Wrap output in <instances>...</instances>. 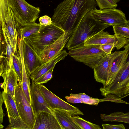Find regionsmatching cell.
<instances>
[{"label": "cell", "mask_w": 129, "mask_h": 129, "mask_svg": "<svg viewBox=\"0 0 129 129\" xmlns=\"http://www.w3.org/2000/svg\"><path fill=\"white\" fill-rule=\"evenodd\" d=\"M97 6L95 0H64L54 9L51 19L71 36L85 16Z\"/></svg>", "instance_id": "cell-1"}, {"label": "cell", "mask_w": 129, "mask_h": 129, "mask_svg": "<svg viewBox=\"0 0 129 129\" xmlns=\"http://www.w3.org/2000/svg\"><path fill=\"white\" fill-rule=\"evenodd\" d=\"M90 12L85 16L70 37L66 45L68 50L83 45L86 40L110 26L96 20Z\"/></svg>", "instance_id": "cell-2"}, {"label": "cell", "mask_w": 129, "mask_h": 129, "mask_svg": "<svg viewBox=\"0 0 129 129\" xmlns=\"http://www.w3.org/2000/svg\"><path fill=\"white\" fill-rule=\"evenodd\" d=\"M65 32L60 25L53 22L50 25L41 26L38 33L23 39L40 56L46 47L54 42Z\"/></svg>", "instance_id": "cell-3"}, {"label": "cell", "mask_w": 129, "mask_h": 129, "mask_svg": "<svg viewBox=\"0 0 129 129\" xmlns=\"http://www.w3.org/2000/svg\"><path fill=\"white\" fill-rule=\"evenodd\" d=\"M68 55L75 61L93 69L106 54L98 45H83L69 50Z\"/></svg>", "instance_id": "cell-4"}, {"label": "cell", "mask_w": 129, "mask_h": 129, "mask_svg": "<svg viewBox=\"0 0 129 129\" xmlns=\"http://www.w3.org/2000/svg\"><path fill=\"white\" fill-rule=\"evenodd\" d=\"M9 7L20 24L35 22L39 17L40 8L29 4L25 0H7Z\"/></svg>", "instance_id": "cell-5"}, {"label": "cell", "mask_w": 129, "mask_h": 129, "mask_svg": "<svg viewBox=\"0 0 129 129\" xmlns=\"http://www.w3.org/2000/svg\"><path fill=\"white\" fill-rule=\"evenodd\" d=\"M105 97L109 94L115 95L120 98L129 95V62H127L117 73L114 80L106 89L100 91Z\"/></svg>", "instance_id": "cell-6"}, {"label": "cell", "mask_w": 129, "mask_h": 129, "mask_svg": "<svg viewBox=\"0 0 129 129\" xmlns=\"http://www.w3.org/2000/svg\"><path fill=\"white\" fill-rule=\"evenodd\" d=\"M91 16L96 20L111 26H129L125 14L121 10L112 8L98 9L95 8L90 12Z\"/></svg>", "instance_id": "cell-7"}, {"label": "cell", "mask_w": 129, "mask_h": 129, "mask_svg": "<svg viewBox=\"0 0 129 129\" xmlns=\"http://www.w3.org/2000/svg\"><path fill=\"white\" fill-rule=\"evenodd\" d=\"M14 99L19 116L30 129H33L36 116L23 91L20 82H18L15 88Z\"/></svg>", "instance_id": "cell-8"}, {"label": "cell", "mask_w": 129, "mask_h": 129, "mask_svg": "<svg viewBox=\"0 0 129 129\" xmlns=\"http://www.w3.org/2000/svg\"><path fill=\"white\" fill-rule=\"evenodd\" d=\"M124 47V49L123 50L116 51L110 54L107 77L105 84L100 88V91L106 89L111 85L117 73L127 62L129 53V43Z\"/></svg>", "instance_id": "cell-9"}, {"label": "cell", "mask_w": 129, "mask_h": 129, "mask_svg": "<svg viewBox=\"0 0 129 129\" xmlns=\"http://www.w3.org/2000/svg\"><path fill=\"white\" fill-rule=\"evenodd\" d=\"M46 101L53 110L65 111L73 115H84L77 108L74 107L57 96L42 84L38 85Z\"/></svg>", "instance_id": "cell-10"}, {"label": "cell", "mask_w": 129, "mask_h": 129, "mask_svg": "<svg viewBox=\"0 0 129 129\" xmlns=\"http://www.w3.org/2000/svg\"><path fill=\"white\" fill-rule=\"evenodd\" d=\"M128 39L115 35H111L107 31L103 30L98 33L94 36L85 40V45H98L114 43L115 47L119 50L129 43Z\"/></svg>", "instance_id": "cell-11"}, {"label": "cell", "mask_w": 129, "mask_h": 129, "mask_svg": "<svg viewBox=\"0 0 129 129\" xmlns=\"http://www.w3.org/2000/svg\"><path fill=\"white\" fill-rule=\"evenodd\" d=\"M23 54L25 67L30 76L38 68L45 63L40 56L23 39Z\"/></svg>", "instance_id": "cell-12"}, {"label": "cell", "mask_w": 129, "mask_h": 129, "mask_svg": "<svg viewBox=\"0 0 129 129\" xmlns=\"http://www.w3.org/2000/svg\"><path fill=\"white\" fill-rule=\"evenodd\" d=\"M30 96L31 105L35 116L42 111L53 113V110L46 102L38 85L33 81L30 86Z\"/></svg>", "instance_id": "cell-13"}, {"label": "cell", "mask_w": 129, "mask_h": 129, "mask_svg": "<svg viewBox=\"0 0 129 129\" xmlns=\"http://www.w3.org/2000/svg\"><path fill=\"white\" fill-rule=\"evenodd\" d=\"M71 36L69 33L65 31L54 42L46 47L40 55L44 62L48 61L62 51Z\"/></svg>", "instance_id": "cell-14"}, {"label": "cell", "mask_w": 129, "mask_h": 129, "mask_svg": "<svg viewBox=\"0 0 129 129\" xmlns=\"http://www.w3.org/2000/svg\"><path fill=\"white\" fill-rule=\"evenodd\" d=\"M4 20L8 38L14 53L18 49L17 30L20 24L15 18L9 7L8 15Z\"/></svg>", "instance_id": "cell-15"}, {"label": "cell", "mask_w": 129, "mask_h": 129, "mask_svg": "<svg viewBox=\"0 0 129 129\" xmlns=\"http://www.w3.org/2000/svg\"><path fill=\"white\" fill-rule=\"evenodd\" d=\"M33 129H63L53 113L42 111L36 116Z\"/></svg>", "instance_id": "cell-16"}, {"label": "cell", "mask_w": 129, "mask_h": 129, "mask_svg": "<svg viewBox=\"0 0 129 129\" xmlns=\"http://www.w3.org/2000/svg\"><path fill=\"white\" fill-rule=\"evenodd\" d=\"M68 55L65 50L61 51L52 58L38 68L30 75L32 81L35 82L42 75L53 68L57 63L64 59Z\"/></svg>", "instance_id": "cell-17"}, {"label": "cell", "mask_w": 129, "mask_h": 129, "mask_svg": "<svg viewBox=\"0 0 129 129\" xmlns=\"http://www.w3.org/2000/svg\"><path fill=\"white\" fill-rule=\"evenodd\" d=\"M1 76L4 81L1 84V87L4 91L10 94L14 98L16 86L19 81L21 82L18 78L13 65L9 70L4 72Z\"/></svg>", "instance_id": "cell-18"}, {"label": "cell", "mask_w": 129, "mask_h": 129, "mask_svg": "<svg viewBox=\"0 0 129 129\" xmlns=\"http://www.w3.org/2000/svg\"><path fill=\"white\" fill-rule=\"evenodd\" d=\"M110 55L106 54L100 60L93 69L94 78L96 81L104 85L107 77Z\"/></svg>", "instance_id": "cell-19"}, {"label": "cell", "mask_w": 129, "mask_h": 129, "mask_svg": "<svg viewBox=\"0 0 129 129\" xmlns=\"http://www.w3.org/2000/svg\"><path fill=\"white\" fill-rule=\"evenodd\" d=\"M1 25L2 35L6 48L5 54L6 55V57L3 56L2 58L4 66L5 72L9 70L13 65V60L14 53L8 38L5 21L2 22Z\"/></svg>", "instance_id": "cell-20"}, {"label": "cell", "mask_w": 129, "mask_h": 129, "mask_svg": "<svg viewBox=\"0 0 129 129\" xmlns=\"http://www.w3.org/2000/svg\"><path fill=\"white\" fill-rule=\"evenodd\" d=\"M53 114L63 129H80L73 121L70 114L58 110H53Z\"/></svg>", "instance_id": "cell-21"}, {"label": "cell", "mask_w": 129, "mask_h": 129, "mask_svg": "<svg viewBox=\"0 0 129 129\" xmlns=\"http://www.w3.org/2000/svg\"><path fill=\"white\" fill-rule=\"evenodd\" d=\"M41 26L40 23L35 22H30L20 24L17 28L18 39H23L38 33Z\"/></svg>", "instance_id": "cell-22"}, {"label": "cell", "mask_w": 129, "mask_h": 129, "mask_svg": "<svg viewBox=\"0 0 129 129\" xmlns=\"http://www.w3.org/2000/svg\"><path fill=\"white\" fill-rule=\"evenodd\" d=\"M2 97L6 107L8 117L16 118L19 115L14 99L7 92H2Z\"/></svg>", "instance_id": "cell-23"}, {"label": "cell", "mask_w": 129, "mask_h": 129, "mask_svg": "<svg viewBox=\"0 0 129 129\" xmlns=\"http://www.w3.org/2000/svg\"><path fill=\"white\" fill-rule=\"evenodd\" d=\"M19 52L21 56L22 66L21 82L22 89L27 99L31 104L30 76L27 73L25 67L23 58V50L20 49L19 50Z\"/></svg>", "instance_id": "cell-24"}, {"label": "cell", "mask_w": 129, "mask_h": 129, "mask_svg": "<svg viewBox=\"0 0 129 129\" xmlns=\"http://www.w3.org/2000/svg\"><path fill=\"white\" fill-rule=\"evenodd\" d=\"M101 119L105 121H117L129 123V113H124L117 112L112 113L109 115L102 114L100 115Z\"/></svg>", "instance_id": "cell-25"}, {"label": "cell", "mask_w": 129, "mask_h": 129, "mask_svg": "<svg viewBox=\"0 0 129 129\" xmlns=\"http://www.w3.org/2000/svg\"><path fill=\"white\" fill-rule=\"evenodd\" d=\"M73 121L80 129H101L100 126L85 120L77 115L71 116Z\"/></svg>", "instance_id": "cell-26"}, {"label": "cell", "mask_w": 129, "mask_h": 129, "mask_svg": "<svg viewBox=\"0 0 129 129\" xmlns=\"http://www.w3.org/2000/svg\"><path fill=\"white\" fill-rule=\"evenodd\" d=\"M9 124L6 129H30L19 116L16 118L8 117Z\"/></svg>", "instance_id": "cell-27"}, {"label": "cell", "mask_w": 129, "mask_h": 129, "mask_svg": "<svg viewBox=\"0 0 129 129\" xmlns=\"http://www.w3.org/2000/svg\"><path fill=\"white\" fill-rule=\"evenodd\" d=\"M13 64L18 78L21 82L23 72L22 66L21 56L18 50L14 53Z\"/></svg>", "instance_id": "cell-28"}, {"label": "cell", "mask_w": 129, "mask_h": 129, "mask_svg": "<svg viewBox=\"0 0 129 129\" xmlns=\"http://www.w3.org/2000/svg\"><path fill=\"white\" fill-rule=\"evenodd\" d=\"M114 35L129 39V26H113Z\"/></svg>", "instance_id": "cell-29"}, {"label": "cell", "mask_w": 129, "mask_h": 129, "mask_svg": "<svg viewBox=\"0 0 129 129\" xmlns=\"http://www.w3.org/2000/svg\"><path fill=\"white\" fill-rule=\"evenodd\" d=\"M100 9L116 8L117 4L113 0H95Z\"/></svg>", "instance_id": "cell-30"}, {"label": "cell", "mask_w": 129, "mask_h": 129, "mask_svg": "<svg viewBox=\"0 0 129 129\" xmlns=\"http://www.w3.org/2000/svg\"><path fill=\"white\" fill-rule=\"evenodd\" d=\"M9 7L7 0H0V24L7 16Z\"/></svg>", "instance_id": "cell-31"}, {"label": "cell", "mask_w": 129, "mask_h": 129, "mask_svg": "<svg viewBox=\"0 0 129 129\" xmlns=\"http://www.w3.org/2000/svg\"><path fill=\"white\" fill-rule=\"evenodd\" d=\"M54 68H53L34 82L38 85L47 83L53 77L52 73Z\"/></svg>", "instance_id": "cell-32"}, {"label": "cell", "mask_w": 129, "mask_h": 129, "mask_svg": "<svg viewBox=\"0 0 129 129\" xmlns=\"http://www.w3.org/2000/svg\"><path fill=\"white\" fill-rule=\"evenodd\" d=\"M104 98L100 99L99 102H111L116 103H122L129 104L128 103L122 100L117 95L112 94H107Z\"/></svg>", "instance_id": "cell-33"}, {"label": "cell", "mask_w": 129, "mask_h": 129, "mask_svg": "<svg viewBox=\"0 0 129 129\" xmlns=\"http://www.w3.org/2000/svg\"><path fill=\"white\" fill-rule=\"evenodd\" d=\"M114 47H115L114 43L104 44L100 45V47L101 50L107 55H110L111 53L112 50Z\"/></svg>", "instance_id": "cell-34"}, {"label": "cell", "mask_w": 129, "mask_h": 129, "mask_svg": "<svg viewBox=\"0 0 129 129\" xmlns=\"http://www.w3.org/2000/svg\"><path fill=\"white\" fill-rule=\"evenodd\" d=\"M39 20L40 24L41 26H47L50 25L53 22L51 18L47 15L40 17Z\"/></svg>", "instance_id": "cell-35"}, {"label": "cell", "mask_w": 129, "mask_h": 129, "mask_svg": "<svg viewBox=\"0 0 129 129\" xmlns=\"http://www.w3.org/2000/svg\"><path fill=\"white\" fill-rule=\"evenodd\" d=\"M102 126L104 129H125L124 125L122 124L113 125L103 124Z\"/></svg>", "instance_id": "cell-36"}, {"label": "cell", "mask_w": 129, "mask_h": 129, "mask_svg": "<svg viewBox=\"0 0 129 129\" xmlns=\"http://www.w3.org/2000/svg\"><path fill=\"white\" fill-rule=\"evenodd\" d=\"M65 98L69 103H83L82 100L80 98L71 96H66Z\"/></svg>", "instance_id": "cell-37"}, {"label": "cell", "mask_w": 129, "mask_h": 129, "mask_svg": "<svg viewBox=\"0 0 129 129\" xmlns=\"http://www.w3.org/2000/svg\"><path fill=\"white\" fill-rule=\"evenodd\" d=\"M6 51L5 44L2 35H0V56L5 54Z\"/></svg>", "instance_id": "cell-38"}, {"label": "cell", "mask_w": 129, "mask_h": 129, "mask_svg": "<svg viewBox=\"0 0 129 129\" xmlns=\"http://www.w3.org/2000/svg\"><path fill=\"white\" fill-rule=\"evenodd\" d=\"M3 102L2 93L0 91V123H2L3 122L4 116V111L2 107Z\"/></svg>", "instance_id": "cell-39"}, {"label": "cell", "mask_w": 129, "mask_h": 129, "mask_svg": "<svg viewBox=\"0 0 129 129\" xmlns=\"http://www.w3.org/2000/svg\"><path fill=\"white\" fill-rule=\"evenodd\" d=\"M70 96L78 98L81 99H85L93 98L87 95L84 93L77 94L71 93L70 94Z\"/></svg>", "instance_id": "cell-40"}, {"label": "cell", "mask_w": 129, "mask_h": 129, "mask_svg": "<svg viewBox=\"0 0 129 129\" xmlns=\"http://www.w3.org/2000/svg\"><path fill=\"white\" fill-rule=\"evenodd\" d=\"M3 56L0 59V77L4 72L5 67L2 59Z\"/></svg>", "instance_id": "cell-41"}, {"label": "cell", "mask_w": 129, "mask_h": 129, "mask_svg": "<svg viewBox=\"0 0 129 129\" xmlns=\"http://www.w3.org/2000/svg\"><path fill=\"white\" fill-rule=\"evenodd\" d=\"M4 127V126L2 124V123H0V129H2Z\"/></svg>", "instance_id": "cell-42"}, {"label": "cell", "mask_w": 129, "mask_h": 129, "mask_svg": "<svg viewBox=\"0 0 129 129\" xmlns=\"http://www.w3.org/2000/svg\"><path fill=\"white\" fill-rule=\"evenodd\" d=\"M114 1L115 3H117L119 2H120L121 0H113Z\"/></svg>", "instance_id": "cell-43"}, {"label": "cell", "mask_w": 129, "mask_h": 129, "mask_svg": "<svg viewBox=\"0 0 129 129\" xmlns=\"http://www.w3.org/2000/svg\"><path fill=\"white\" fill-rule=\"evenodd\" d=\"M2 34V30L1 25L0 24V35Z\"/></svg>", "instance_id": "cell-44"}, {"label": "cell", "mask_w": 129, "mask_h": 129, "mask_svg": "<svg viewBox=\"0 0 129 129\" xmlns=\"http://www.w3.org/2000/svg\"><path fill=\"white\" fill-rule=\"evenodd\" d=\"M3 55L2 56H0V59L3 56Z\"/></svg>", "instance_id": "cell-45"}]
</instances>
